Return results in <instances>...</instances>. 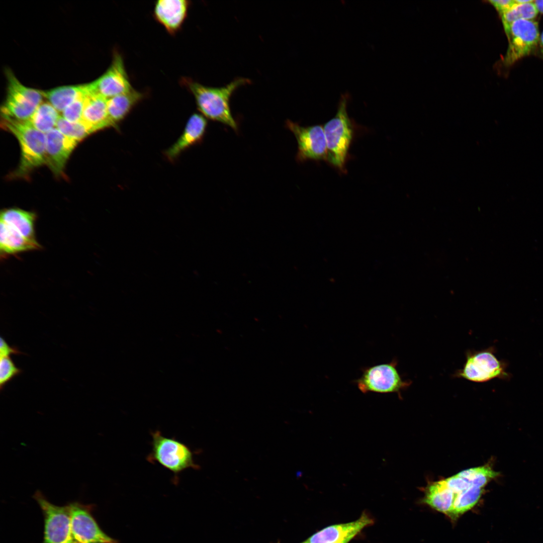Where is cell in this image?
Returning <instances> with one entry per match:
<instances>
[{"label":"cell","instance_id":"6","mask_svg":"<svg viewBox=\"0 0 543 543\" xmlns=\"http://www.w3.org/2000/svg\"><path fill=\"white\" fill-rule=\"evenodd\" d=\"M33 497L39 504L44 516L42 543H76L71 532L68 504L55 505L49 502L39 490L35 492Z\"/></svg>","mask_w":543,"mask_h":543},{"label":"cell","instance_id":"23","mask_svg":"<svg viewBox=\"0 0 543 543\" xmlns=\"http://www.w3.org/2000/svg\"><path fill=\"white\" fill-rule=\"evenodd\" d=\"M59 113L49 103L43 102L28 121L36 129L46 134L56 128L60 117Z\"/></svg>","mask_w":543,"mask_h":543},{"label":"cell","instance_id":"13","mask_svg":"<svg viewBox=\"0 0 543 543\" xmlns=\"http://www.w3.org/2000/svg\"><path fill=\"white\" fill-rule=\"evenodd\" d=\"M46 134V162L56 176H61L66 163L78 142L55 128Z\"/></svg>","mask_w":543,"mask_h":543},{"label":"cell","instance_id":"21","mask_svg":"<svg viewBox=\"0 0 543 543\" xmlns=\"http://www.w3.org/2000/svg\"><path fill=\"white\" fill-rule=\"evenodd\" d=\"M0 221L12 226L27 238L37 240L35 237V213L19 208H8L1 212Z\"/></svg>","mask_w":543,"mask_h":543},{"label":"cell","instance_id":"26","mask_svg":"<svg viewBox=\"0 0 543 543\" xmlns=\"http://www.w3.org/2000/svg\"><path fill=\"white\" fill-rule=\"evenodd\" d=\"M56 128L64 135L77 142L93 133L81 121L71 122L61 116L57 121Z\"/></svg>","mask_w":543,"mask_h":543},{"label":"cell","instance_id":"22","mask_svg":"<svg viewBox=\"0 0 543 543\" xmlns=\"http://www.w3.org/2000/svg\"><path fill=\"white\" fill-rule=\"evenodd\" d=\"M455 498L454 493L441 480L431 483L427 488L424 501L436 510L448 515Z\"/></svg>","mask_w":543,"mask_h":543},{"label":"cell","instance_id":"1","mask_svg":"<svg viewBox=\"0 0 543 543\" xmlns=\"http://www.w3.org/2000/svg\"><path fill=\"white\" fill-rule=\"evenodd\" d=\"M182 81L194 96L198 109L203 116L238 131V124L231 111L230 99L237 88L251 83L250 79L238 77L218 87L205 86L190 78H185Z\"/></svg>","mask_w":543,"mask_h":543},{"label":"cell","instance_id":"20","mask_svg":"<svg viewBox=\"0 0 543 543\" xmlns=\"http://www.w3.org/2000/svg\"><path fill=\"white\" fill-rule=\"evenodd\" d=\"M87 83L66 85L41 90L43 98L59 113H62L78 97L87 91Z\"/></svg>","mask_w":543,"mask_h":543},{"label":"cell","instance_id":"8","mask_svg":"<svg viewBox=\"0 0 543 543\" xmlns=\"http://www.w3.org/2000/svg\"><path fill=\"white\" fill-rule=\"evenodd\" d=\"M509 44L504 59V64L510 66L528 55L539 41L537 23L532 20H521L513 22L506 33Z\"/></svg>","mask_w":543,"mask_h":543},{"label":"cell","instance_id":"29","mask_svg":"<svg viewBox=\"0 0 543 543\" xmlns=\"http://www.w3.org/2000/svg\"><path fill=\"white\" fill-rule=\"evenodd\" d=\"M489 2L494 6L500 15L505 13L515 4V0H491Z\"/></svg>","mask_w":543,"mask_h":543},{"label":"cell","instance_id":"32","mask_svg":"<svg viewBox=\"0 0 543 543\" xmlns=\"http://www.w3.org/2000/svg\"><path fill=\"white\" fill-rule=\"evenodd\" d=\"M539 42L540 44V53L543 59V31L540 36Z\"/></svg>","mask_w":543,"mask_h":543},{"label":"cell","instance_id":"34","mask_svg":"<svg viewBox=\"0 0 543 543\" xmlns=\"http://www.w3.org/2000/svg\"><path fill=\"white\" fill-rule=\"evenodd\" d=\"M303 543H307V542L306 541H305L304 542H303Z\"/></svg>","mask_w":543,"mask_h":543},{"label":"cell","instance_id":"24","mask_svg":"<svg viewBox=\"0 0 543 543\" xmlns=\"http://www.w3.org/2000/svg\"><path fill=\"white\" fill-rule=\"evenodd\" d=\"M534 2L525 4L516 2L509 10L500 15L505 33L513 22L521 20H532L537 16L539 12Z\"/></svg>","mask_w":543,"mask_h":543},{"label":"cell","instance_id":"5","mask_svg":"<svg viewBox=\"0 0 543 543\" xmlns=\"http://www.w3.org/2000/svg\"><path fill=\"white\" fill-rule=\"evenodd\" d=\"M5 72L7 94L1 107L2 117L28 121L43 102L41 90L25 85L9 69H7Z\"/></svg>","mask_w":543,"mask_h":543},{"label":"cell","instance_id":"4","mask_svg":"<svg viewBox=\"0 0 543 543\" xmlns=\"http://www.w3.org/2000/svg\"><path fill=\"white\" fill-rule=\"evenodd\" d=\"M151 435L152 448L147 460L170 471L176 481L186 470L200 469L194 461L193 452L186 444L174 437L164 436L159 430L151 432Z\"/></svg>","mask_w":543,"mask_h":543},{"label":"cell","instance_id":"11","mask_svg":"<svg viewBox=\"0 0 543 543\" xmlns=\"http://www.w3.org/2000/svg\"><path fill=\"white\" fill-rule=\"evenodd\" d=\"M457 375L460 378L477 383L494 378H506L508 375L502 362L490 349L468 353L463 369Z\"/></svg>","mask_w":543,"mask_h":543},{"label":"cell","instance_id":"30","mask_svg":"<svg viewBox=\"0 0 543 543\" xmlns=\"http://www.w3.org/2000/svg\"><path fill=\"white\" fill-rule=\"evenodd\" d=\"M23 354L17 347L10 346L6 341L0 338V357L10 356L12 354L19 355Z\"/></svg>","mask_w":543,"mask_h":543},{"label":"cell","instance_id":"35","mask_svg":"<svg viewBox=\"0 0 543 543\" xmlns=\"http://www.w3.org/2000/svg\"><path fill=\"white\" fill-rule=\"evenodd\" d=\"M341 543H347V542H341Z\"/></svg>","mask_w":543,"mask_h":543},{"label":"cell","instance_id":"3","mask_svg":"<svg viewBox=\"0 0 543 543\" xmlns=\"http://www.w3.org/2000/svg\"><path fill=\"white\" fill-rule=\"evenodd\" d=\"M349 96L341 95L336 114L324 124L329 164L342 173H346V163L354 136V126L348 116L347 107Z\"/></svg>","mask_w":543,"mask_h":543},{"label":"cell","instance_id":"33","mask_svg":"<svg viewBox=\"0 0 543 543\" xmlns=\"http://www.w3.org/2000/svg\"><path fill=\"white\" fill-rule=\"evenodd\" d=\"M516 2L518 4H525L530 2H532L533 0H515Z\"/></svg>","mask_w":543,"mask_h":543},{"label":"cell","instance_id":"31","mask_svg":"<svg viewBox=\"0 0 543 543\" xmlns=\"http://www.w3.org/2000/svg\"><path fill=\"white\" fill-rule=\"evenodd\" d=\"M534 3L538 12L543 14V0H535Z\"/></svg>","mask_w":543,"mask_h":543},{"label":"cell","instance_id":"2","mask_svg":"<svg viewBox=\"0 0 543 543\" xmlns=\"http://www.w3.org/2000/svg\"><path fill=\"white\" fill-rule=\"evenodd\" d=\"M1 126L17 139L21 148L20 164L15 177H25L34 169L45 164L46 134L34 128L29 121L2 117Z\"/></svg>","mask_w":543,"mask_h":543},{"label":"cell","instance_id":"7","mask_svg":"<svg viewBox=\"0 0 543 543\" xmlns=\"http://www.w3.org/2000/svg\"><path fill=\"white\" fill-rule=\"evenodd\" d=\"M396 366L397 361L393 360L389 363L365 368L354 383L363 393H399L409 386L410 382L402 379Z\"/></svg>","mask_w":543,"mask_h":543},{"label":"cell","instance_id":"12","mask_svg":"<svg viewBox=\"0 0 543 543\" xmlns=\"http://www.w3.org/2000/svg\"><path fill=\"white\" fill-rule=\"evenodd\" d=\"M88 84L91 93L99 94L107 99L133 88L123 57L117 51L114 52L112 63L107 70Z\"/></svg>","mask_w":543,"mask_h":543},{"label":"cell","instance_id":"17","mask_svg":"<svg viewBox=\"0 0 543 543\" xmlns=\"http://www.w3.org/2000/svg\"><path fill=\"white\" fill-rule=\"evenodd\" d=\"M81 121L93 133L113 127L108 113L107 99L88 90L85 98Z\"/></svg>","mask_w":543,"mask_h":543},{"label":"cell","instance_id":"25","mask_svg":"<svg viewBox=\"0 0 543 543\" xmlns=\"http://www.w3.org/2000/svg\"><path fill=\"white\" fill-rule=\"evenodd\" d=\"M483 491V488L471 487L458 494L448 515L455 518L471 509L477 503Z\"/></svg>","mask_w":543,"mask_h":543},{"label":"cell","instance_id":"10","mask_svg":"<svg viewBox=\"0 0 543 543\" xmlns=\"http://www.w3.org/2000/svg\"><path fill=\"white\" fill-rule=\"evenodd\" d=\"M68 505L71 532L76 543L117 542L100 528L92 514V505L75 501Z\"/></svg>","mask_w":543,"mask_h":543},{"label":"cell","instance_id":"14","mask_svg":"<svg viewBox=\"0 0 543 543\" xmlns=\"http://www.w3.org/2000/svg\"><path fill=\"white\" fill-rule=\"evenodd\" d=\"M373 523L374 520L370 516L364 512L357 520L327 526L314 533L306 541L307 543H348L362 529Z\"/></svg>","mask_w":543,"mask_h":543},{"label":"cell","instance_id":"27","mask_svg":"<svg viewBox=\"0 0 543 543\" xmlns=\"http://www.w3.org/2000/svg\"><path fill=\"white\" fill-rule=\"evenodd\" d=\"M22 372L11 358L10 356L0 357V388L5 386L14 377Z\"/></svg>","mask_w":543,"mask_h":543},{"label":"cell","instance_id":"19","mask_svg":"<svg viewBox=\"0 0 543 543\" xmlns=\"http://www.w3.org/2000/svg\"><path fill=\"white\" fill-rule=\"evenodd\" d=\"M144 97L133 88L129 92L107 99L109 118L113 127L122 121Z\"/></svg>","mask_w":543,"mask_h":543},{"label":"cell","instance_id":"9","mask_svg":"<svg viewBox=\"0 0 543 543\" xmlns=\"http://www.w3.org/2000/svg\"><path fill=\"white\" fill-rule=\"evenodd\" d=\"M286 124L297 140L298 151L296 158L297 161L303 162L308 160L327 161V143L323 125L304 127L291 120H287Z\"/></svg>","mask_w":543,"mask_h":543},{"label":"cell","instance_id":"15","mask_svg":"<svg viewBox=\"0 0 543 543\" xmlns=\"http://www.w3.org/2000/svg\"><path fill=\"white\" fill-rule=\"evenodd\" d=\"M189 5L187 0H159L154 5V16L169 33L173 34L184 23Z\"/></svg>","mask_w":543,"mask_h":543},{"label":"cell","instance_id":"16","mask_svg":"<svg viewBox=\"0 0 543 543\" xmlns=\"http://www.w3.org/2000/svg\"><path fill=\"white\" fill-rule=\"evenodd\" d=\"M207 127V121L204 116L198 113L192 114L180 136L165 152L166 157L172 161L186 149L200 142L205 135Z\"/></svg>","mask_w":543,"mask_h":543},{"label":"cell","instance_id":"18","mask_svg":"<svg viewBox=\"0 0 543 543\" xmlns=\"http://www.w3.org/2000/svg\"><path fill=\"white\" fill-rule=\"evenodd\" d=\"M0 221L1 257L41 248V245L37 240L27 238L10 225L4 221Z\"/></svg>","mask_w":543,"mask_h":543},{"label":"cell","instance_id":"28","mask_svg":"<svg viewBox=\"0 0 543 543\" xmlns=\"http://www.w3.org/2000/svg\"><path fill=\"white\" fill-rule=\"evenodd\" d=\"M88 87V85H87ZM87 91L78 97L62 113V117L71 122H80L82 119L85 98Z\"/></svg>","mask_w":543,"mask_h":543}]
</instances>
